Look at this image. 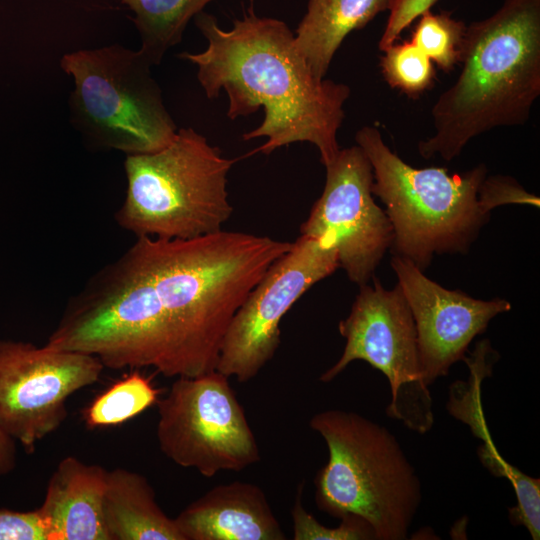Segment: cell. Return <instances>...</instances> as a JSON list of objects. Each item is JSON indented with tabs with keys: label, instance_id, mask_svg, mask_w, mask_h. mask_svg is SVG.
Masks as SVG:
<instances>
[{
	"label": "cell",
	"instance_id": "cb8c5ba5",
	"mask_svg": "<svg viewBox=\"0 0 540 540\" xmlns=\"http://www.w3.org/2000/svg\"><path fill=\"white\" fill-rule=\"evenodd\" d=\"M437 0H394L378 47L385 51L396 43L401 33L423 13L431 10Z\"/></svg>",
	"mask_w": 540,
	"mask_h": 540
},
{
	"label": "cell",
	"instance_id": "603a6c76",
	"mask_svg": "<svg viewBox=\"0 0 540 540\" xmlns=\"http://www.w3.org/2000/svg\"><path fill=\"white\" fill-rule=\"evenodd\" d=\"M480 200L488 212L505 204H528L537 208L540 205L538 197L507 176H487L480 191Z\"/></svg>",
	"mask_w": 540,
	"mask_h": 540
},
{
	"label": "cell",
	"instance_id": "277c9868",
	"mask_svg": "<svg viewBox=\"0 0 540 540\" xmlns=\"http://www.w3.org/2000/svg\"><path fill=\"white\" fill-rule=\"evenodd\" d=\"M329 456L317 472L315 501L324 513L367 521L376 540H404L422 501L421 483L396 437L356 413L329 409L310 418Z\"/></svg>",
	"mask_w": 540,
	"mask_h": 540
},
{
	"label": "cell",
	"instance_id": "7c38bea8",
	"mask_svg": "<svg viewBox=\"0 0 540 540\" xmlns=\"http://www.w3.org/2000/svg\"><path fill=\"white\" fill-rule=\"evenodd\" d=\"M325 168L323 192L300 232L331 239L340 266L349 280L360 286L372 280L391 247L392 225L374 201L372 165L358 145L340 149Z\"/></svg>",
	"mask_w": 540,
	"mask_h": 540
},
{
	"label": "cell",
	"instance_id": "4fadbf2b",
	"mask_svg": "<svg viewBox=\"0 0 540 540\" xmlns=\"http://www.w3.org/2000/svg\"><path fill=\"white\" fill-rule=\"evenodd\" d=\"M390 265L412 312L421 373L427 386L465 358L472 340L494 317L511 310L510 302L503 298L481 300L446 289L403 257L393 255Z\"/></svg>",
	"mask_w": 540,
	"mask_h": 540
},
{
	"label": "cell",
	"instance_id": "8992f818",
	"mask_svg": "<svg viewBox=\"0 0 540 540\" xmlns=\"http://www.w3.org/2000/svg\"><path fill=\"white\" fill-rule=\"evenodd\" d=\"M236 159L192 128L164 148L126 156L127 190L115 214L136 237L192 239L217 233L232 215L227 175Z\"/></svg>",
	"mask_w": 540,
	"mask_h": 540
},
{
	"label": "cell",
	"instance_id": "6da1fadb",
	"mask_svg": "<svg viewBox=\"0 0 540 540\" xmlns=\"http://www.w3.org/2000/svg\"><path fill=\"white\" fill-rule=\"evenodd\" d=\"M291 246L224 230L137 237L69 299L46 345L115 370L149 367L167 378L212 372L235 313Z\"/></svg>",
	"mask_w": 540,
	"mask_h": 540
},
{
	"label": "cell",
	"instance_id": "ffe728a7",
	"mask_svg": "<svg viewBox=\"0 0 540 540\" xmlns=\"http://www.w3.org/2000/svg\"><path fill=\"white\" fill-rule=\"evenodd\" d=\"M412 33L411 42L442 70L450 71L460 63L466 25L449 12L423 13Z\"/></svg>",
	"mask_w": 540,
	"mask_h": 540
},
{
	"label": "cell",
	"instance_id": "5b68a950",
	"mask_svg": "<svg viewBox=\"0 0 540 540\" xmlns=\"http://www.w3.org/2000/svg\"><path fill=\"white\" fill-rule=\"evenodd\" d=\"M355 140L372 165V193L392 225L393 255L424 271L435 255L467 253L490 216L480 200L487 167L453 174L441 167L414 168L372 126L358 130Z\"/></svg>",
	"mask_w": 540,
	"mask_h": 540
},
{
	"label": "cell",
	"instance_id": "9c48e42d",
	"mask_svg": "<svg viewBox=\"0 0 540 540\" xmlns=\"http://www.w3.org/2000/svg\"><path fill=\"white\" fill-rule=\"evenodd\" d=\"M156 404L159 448L175 464L210 478L260 461L244 409L229 378L217 370L176 378Z\"/></svg>",
	"mask_w": 540,
	"mask_h": 540
},
{
	"label": "cell",
	"instance_id": "52a82bcc",
	"mask_svg": "<svg viewBox=\"0 0 540 540\" xmlns=\"http://www.w3.org/2000/svg\"><path fill=\"white\" fill-rule=\"evenodd\" d=\"M61 68L73 78V125L93 144L127 155L158 151L175 137L153 64L119 44L66 53Z\"/></svg>",
	"mask_w": 540,
	"mask_h": 540
},
{
	"label": "cell",
	"instance_id": "ba28073f",
	"mask_svg": "<svg viewBox=\"0 0 540 540\" xmlns=\"http://www.w3.org/2000/svg\"><path fill=\"white\" fill-rule=\"evenodd\" d=\"M372 281V285H360L349 315L339 322V333L346 340L344 350L319 380L328 383L351 362H367L388 379V417L424 434L434 424L433 401L421 373L412 312L398 283L388 290L375 276Z\"/></svg>",
	"mask_w": 540,
	"mask_h": 540
},
{
	"label": "cell",
	"instance_id": "d6986e66",
	"mask_svg": "<svg viewBox=\"0 0 540 540\" xmlns=\"http://www.w3.org/2000/svg\"><path fill=\"white\" fill-rule=\"evenodd\" d=\"M160 396L151 377L134 369L96 396L83 411L90 429L120 425L138 416Z\"/></svg>",
	"mask_w": 540,
	"mask_h": 540
},
{
	"label": "cell",
	"instance_id": "30bf717a",
	"mask_svg": "<svg viewBox=\"0 0 540 540\" xmlns=\"http://www.w3.org/2000/svg\"><path fill=\"white\" fill-rule=\"evenodd\" d=\"M340 267L334 242L301 235L266 271L235 313L216 370L245 383L257 376L280 345V322L314 284Z\"/></svg>",
	"mask_w": 540,
	"mask_h": 540
},
{
	"label": "cell",
	"instance_id": "e0dca14e",
	"mask_svg": "<svg viewBox=\"0 0 540 540\" xmlns=\"http://www.w3.org/2000/svg\"><path fill=\"white\" fill-rule=\"evenodd\" d=\"M394 0H308L294 35L295 45L313 75L324 79L349 33L362 29Z\"/></svg>",
	"mask_w": 540,
	"mask_h": 540
},
{
	"label": "cell",
	"instance_id": "8fae6325",
	"mask_svg": "<svg viewBox=\"0 0 540 540\" xmlns=\"http://www.w3.org/2000/svg\"><path fill=\"white\" fill-rule=\"evenodd\" d=\"M103 369L92 355L0 340V425L33 453L66 419L68 398L96 383Z\"/></svg>",
	"mask_w": 540,
	"mask_h": 540
},
{
	"label": "cell",
	"instance_id": "44dd1931",
	"mask_svg": "<svg viewBox=\"0 0 540 540\" xmlns=\"http://www.w3.org/2000/svg\"><path fill=\"white\" fill-rule=\"evenodd\" d=\"M384 53L382 73L391 87L410 96H417L431 87L435 78L433 62L414 43H395Z\"/></svg>",
	"mask_w": 540,
	"mask_h": 540
},
{
	"label": "cell",
	"instance_id": "2e32d148",
	"mask_svg": "<svg viewBox=\"0 0 540 540\" xmlns=\"http://www.w3.org/2000/svg\"><path fill=\"white\" fill-rule=\"evenodd\" d=\"M103 519L108 540H183L156 502L149 481L125 468L107 472Z\"/></svg>",
	"mask_w": 540,
	"mask_h": 540
},
{
	"label": "cell",
	"instance_id": "3957f363",
	"mask_svg": "<svg viewBox=\"0 0 540 540\" xmlns=\"http://www.w3.org/2000/svg\"><path fill=\"white\" fill-rule=\"evenodd\" d=\"M460 74L432 107L435 133L418 143L424 159L458 157L473 138L523 125L540 95V0H504L466 27Z\"/></svg>",
	"mask_w": 540,
	"mask_h": 540
},
{
	"label": "cell",
	"instance_id": "ac0fdd59",
	"mask_svg": "<svg viewBox=\"0 0 540 540\" xmlns=\"http://www.w3.org/2000/svg\"><path fill=\"white\" fill-rule=\"evenodd\" d=\"M135 13L141 38L140 51L153 65L177 45L193 17L213 0H120Z\"/></svg>",
	"mask_w": 540,
	"mask_h": 540
},
{
	"label": "cell",
	"instance_id": "7a4b0ae2",
	"mask_svg": "<svg viewBox=\"0 0 540 540\" xmlns=\"http://www.w3.org/2000/svg\"><path fill=\"white\" fill-rule=\"evenodd\" d=\"M195 24L207 48L182 52L178 58L197 67L206 96L215 99L224 90L231 120L264 110L261 124L242 136L245 141L267 138L250 154L268 155L292 143L308 142L318 149L324 166L336 157L340 150L337 132L350 87L316 78L285 22L259 17L251 0L229 30L203 11L195 16Z\"/></svg>",
	"mask_w": 540,
	"mask_h": 540
},
{
	"label": "cell",
	"instance_id": "7402d4cb",
	"mask_svg": "<svg viewBox=\"0 0 540 540\" xmlns=\"http://www.w3.org/2000/svg\"><path fill=\"white\" fill-rule=\"evenodd\" d=\"M303 484L298 487L291 509L294 540H376L370 524L355 515L341 518L337 527L319 523L302 504Z\"/></svg>",
	"mask_w": 540,
	"mask_h": 540
},
{
	"label": "cell",
	"instance_id": "d4e9b609",
	"mask_svg": "<svg viewBox=\"0 0 540 540\" xmlns=\"http://www.w3.org/2000/svg\"><path fill=\"white\" fill-rule=\"evenodd\" d=\"M0 540H48L38 509L33 511L0 509Z\"/></svg>",
	"mask_w": 540,
	"mask_h": 540
},
{
	"label": "cell",
	"instance_id": "9a60e30c",
	"mask_svg": "<svg viewBox=\"0 0 540 540\" xmlns=\"http://www.w3.org/2000/svg\"><path fill=\"white\" fill-rule=\"evenodd\" d=\"M107 472L74 456L58 463L37 508L48 540H108L103 519Z\"/></svg>",
	"mask_w": 540,
	"mask_h": 540
},
{
	"label": "cell",
	"instance_id": "484cf974",
	"mask_svg": "<svg viewBox=\"0 0 540 540\" xmlns=\"http://www.w3.org/2000/svg\"><path fill=\"white\" fill-rule=\"evenodd\" d=\"M16 465V441L0 425V476L11 472Z\"/></svg>",
	"mask_w": 540,
	"mask_h": 540
},
{
	"label": "cell",
	"instance_id": "5bb4252c",
	"mask_svg": "<svg viewBox=\"0 0 540 540\" xmlns=\"http://www.w3.org/2000/svg\"><path fill=\"white\" fill-rule=\"evenodd\" d=\"M183 540H285L264 491L233 481L212 487L174 518Z\"/></svg>",
	"mask_w": 540,
	"mask_h": 540
}]
</instances>
